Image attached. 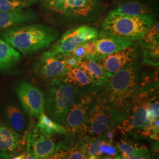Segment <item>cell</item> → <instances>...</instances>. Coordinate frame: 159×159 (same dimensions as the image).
Instances as JSON below:
<instances>
[{"instance_id":"obj_1","label":"cell","mask_w":159,"mask_h":159,"mask_svg":"<svg viewBox=\"0 0 159 159\" xmlns=\"http://www.w3.org/2000/svg\"><path fill=\"white\" fill-rule=\"evenodd\" d=\"M139 70L136 63L109 75L100 90L117 124L125 119L130 112L133 99L139 89Z\"/></svg>"},{"instance_id":"obj_2","label":"cell","mask_w":159,"mask_h":159,"mask_svg":"<svg viewBox=\"0 0 159 159\" xmlns=\"http://www.w3.org/2000/svg\"><path fill=\"white\" fill-rule=\"evenodd\" d=\"M3 39L24 55H30L48 47L57 40V30L42 24L14 26L1 33Z\"/></svg>"},{"instance_id":"obj_3","label":"cell","mask_w":159,"mask_h":159,"mask_svg":"<svg viewBox=\"0 0 159 159\" xmlns=\"http://www.w3.org/2000/svg\"><path fill=\"white\" fill-rule=\"evenodd\" d=\"M158 86L159 83L139 85L128 116L116 125L117 129L123 136H130L136 139L141 138L146 123L148 106L154 93L159 91Z\"/></svg>"},{"instance_id":"obj_4","label":"cell","mask_w":159,"mask_h":159,"mask_svg":"<svg viewBox=\"0 0 159 159\" xmlns=\"http://www.w3.org/2000/svg\"><path fill=\"white\" fill-rule=\"evenodd\" d=\"M117 125L110 108L99 91L80 128L77 136L81 140L98 138L116 127Z\"/></svg>"},{"instance_id":"obj_5","label":"cell","mask_w":159,"mask_h":159,"mask_svg":"<svg viewBox=\"0 0 159 159\" xmlns=\"http://www.w3.org/2000/svg\"><path fill=\"white\" fill-rule=\"evenodd\" d=\"M152 16H130L111 11L102 23L103 31L123 40H139L153 23Z\"/></svg>"},{"instance_id":"obj_6","label":"cell","mask_w":159,"mask_h":159,"mask_svg":"<svg viewBox=\"0 0 159 159\" xmlns=\"http://www.w3.org/2000/svg\"><path fill=\"white\" fill-rule=\"evenodd\" d=\"M78 92L73 85L63 79L47 83L44 94L47 115L62 125Z\"/></svg>"},{"instance_id":"obj_7","label":"cell","mask_w":159,"mask_h":159,"mask_svg":"<svg viewBox=\"0 0 159 159\" xmlns=\"http://www.w3.org/2000/svg\"><path fill=\"white\" fill-rule=\"evenodd\" d=\"M98 91H79L62 125L66 130V136L77 137L80 128Z\"/></svg>"},{"instance_id":"obj_8","label":"cell","mask_w":159,"mask_h":159,"mask_svg":"<svg viewBox=\"0 0 159 159\" xmlns=\"http://www.w3.org/2000/svg\"><path fill=\"white\" fill-rule=\"evenodd\" d=\"M98 34L96 28L88 25H81L70 29L48 51L53 56H66L80 44L95 39Z\"/></svg>"},{"instance_id":"obj_9","label":"cell","mask_w":159,"mask_h":159,"mask_svg":"<svg viewBox=\"0 0 159 159\" xmlns=\"http://www.w3.org/2000/svg\"><path fill=\"white\" fill-rule=\"evenodd\" d=\"M67 70L64 57L51 55L48 51L44 52L32 66L35 77L47 83L63 79Z\"/></svg>"},{"instance_id":"obj_10","label":"cell","mask_w":159,"mask_h":159,"mask_svg":"<svg viewBox=\"0 0 159 159\" xmlns=\"http://www.w3.org/2000/svg\"><path fill=\"white\" fill-rule=\"evenodd\" d=\"M17 96L26 114L31 118H38L45 112L44 94L26 80L20 81L16 87Z\"/></svg>"},{"instance_id":"obj_11","label":"cell","mask_w":159,"mask_h":159,"mask_svg":"<svg viewBox=\"0 0 159 159\" xmlns=\"http://www.w3.org/2000/svg\"><path fill=\"white\" fill-rule=\"evenodd\" d=\"M56 147L51 136L36 126L32 127L25 136L26 159H48Z\"/></svg>"},{"instance_id":"obj_12","label":"cell","mask_w":159,"mask_h":159,"mask_svg":"<svg viewBox=\"0 0 159 159\" xmlns=\"http://www.w3.org/2000/svg\"><path fill=\"white\" fill-rule=\"evenodd\" d=\"M137 52L133 44L94 60L109 75L116 73L137 63Z\"/></svg>"},{"instance_id":"obj_13","label":"cell","mask_w":159,"mask_h":159,"mask_svg":"<svg viewBox=\"0 0 159 159\" xmlns=\"http://www.w3.org/2000/svg\"><path fill=\"white\" fill-rule=\"evenodd\" d=\"M98 0H62L57 10L70 20H83L91 18L98 9Z\"/></svg>"},{"instance_id":"obj_14","label":"cell","mask_w":159,"mask_h":159,"mask_svg":"<svg viewBox=\"0 0 159 159\" xmlns=\"http://www.w3.org/2000/svg\"><path fill=\"white\" fill-rule=\"evenodd\" d=\"M25 148V136L14 130L0 121V151L12 156V159L24 153Z\"/></svg>"},{"instance_id":"obj_15","label":"cell","mask_w":159,"mask_h":159,"mask_svg":"<svg viewBox=\"0 0 159 159\" xmlns=\"http://www.w3.org/2000/svg\"><path fill=\"white\" fill-rule=\"evenodd\" d=\"M94 42V60L107 56L132 44V42L116 37L104 31L98 33Z\"/></svg>"},{"instance_id":"obj_16","label":"cell","mask_w":159,"mask_h":159,"mask_svg":"<svg viewBox=\"0 0 159 159\" xmlns=\"http://www.w3.org/2000/svg\"><path fill=\"white\" fill-rule=\"evenodd\" d=\"M116 148L119 155V159L150 158L149 151L145 145L135 142L128 138L121 139L117 143Z\"/></svg>"},{"instance_id":"obj_17","label":"cell","mask_w":159,"mask_h":159,"mask_svg":"<svg viewBox=\"0 0 159 159\" xmlns=\"http://www.w3.org/2000/svg\"><path fill=\"white\" fill-rule=\"evenodd\" d=\"M63 80L80 91L92 92L100 91L101 89L97 87L87 74L78 66L68 70Z\"/></svg>"},{"instance_id":"obj_18","label":"cell","mask_w":159,"mask_h":159,"mask_svg":"<svg viewBox=\"0 0 159 159\" xmlns=\"http://www.w3.org/2000/svg\"><path fill=\"white\" fill-rule=\"evenodd\" d=\"M78 67L87 74L99 89H102L107 81L109 74L93 58L89 57L80 58Z\"/></svg>"},{"instance_id":"obj_19","label":"cell","mask_w":159,"mask_h":159,"mask_svg":"<svg viewBox=\"0 0 159 159\" xmlns=\"http://www.w3.org/2000/svg\"><path fill=\"white\" fill-rule=\"evenodd\" d=\"M36 15L31 11H0V30H6L19 24L32 21Z\"/></svg>"},{"instance_id":"obj_20","label":"cell","mask_w":159,"mask_h":159,"mask_svg":"<svg viewBox=\"0 0 159 159\" xmlns=\"http://www.w3.org/2000/svg\"><path fill=\"white\" fill-rule=\"evenodd\" d=\"M20 52L0 38V71L14 67L20 60Z\"/></svg>"},{"instance_id":"obj_21","label":"cell","mask_w":159,"mask_h":159,"mask_svg":"<svg viewBox=\"0 0 159 159\" xmlns=\"http://www.w3.org/2000/svg\"><path fill=\"white\" fill-rule=\"evenodd\" d=\"M114 11L130 16H152V10L149 7L137 1L124 2L118 6Z\"/></svg>"},{"instance_id":"obj_22","label":"cell","mask_w":159,"mask_h":159,"mask_svg":"<svg viewBox=\"0 0 159 159\" xmlns=\"http://www.w3.org/2000/svg\"><path fill=\"white\" fill-rule=\"evenodd\" d=\"M38 119L35 126L46 134L51 136L54 134H66V130L64 126L51 119L45 112L41 114Z\"/></svg>"},{"instance_id":"obj_23","label":"cell","mask_w":159,"mask_h":159,"mask_svg":"<svg viewBox=\"0 0 159 159\" xmlns=\"http://www.w3.org/2000/svg\"><path fill=\"white\" fill-rule=\"evenodd\" d=\"M6 118L10 127L18 133H22L25 125V120L22 111L15 105H9L5 110Z\"/></svg>"},{"instance_id":"obj_24","label":"cell","mask_w":159,"mask_h":159,"mask_svg":"<svg viewBox=\"0 0 159 159\" xmlns=\"http://www.w3.org/2000/svg\"><path fill=\"white\" fill-rule=\"evenodd\" d=\"M36 2L37 0H0V11H21Z\"/></svg>"},{"instance_id":"obj_25","label":"cell","mask_w":159,"mask_h":159,"mask_svg":"<svg viewBox=\"0 0 159 159\" xmlns=\"http://www.w3.org/2000/svg\"><path fill=\"white\" fill-rule=\"evenodd\" d=\"M139 40L143 47L159 44V22H153Z\"/></svg>"},{"instance_id":"obj_26","label":"cell","mask_w":159,"mask_h":159,"mask_svg":"<svg viewBox=\"0 0 159 159\" xmlns=\"http://www.w3.org/2000/svg\"><path fill=\"white\" fill-rule=\"evenodd\" d=\"M100 159H119L117 150L114 146L113 142L102 137L98 148Z\"/></svg>"},{"instance_id":"obj_27","label":"cell","mask_w":159,"mask_h":159,"mask_svg":"<svg viewBox=\"0 0 159 159\" xmlns=\"http://www.w3.org/2000/svg\"><path fill=\"white\" fill-rule=\"evenodd\" d=\"M43 6L52 11L57 12L62 0H40Z\"/></svg>"},{"instance_id":"obj_28","label":"cell","mask_w":159,"mask_h":159,"mask_svg":"<svg viewBox=\"0 0 159 159\" xmlns=\"http://www.w3.org/2000/svg\"><path fill=\"white\" fill-rule=\"evenodd\" d=\"M0 159H12V156L6 152L0 151Z\"/></svg>"}]
</instances>
